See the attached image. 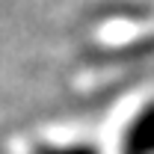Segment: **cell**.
<instances>
[{
  "label": "cell",
  "instance_id": "obj_1",
  "mask_svg": "<svg viewBox=\"0 0 154 154\" xmlns=\"http://www.w3.org/2000/svg\"><path fill=\"white\" fill-rule=\"evenodd\" d=\"M122 154H154V104H148L128 128Z\"/></svg>",
  "mask_w": 154,
  "mask_h": 154
},
{
  "label": "cell",
  "instance_id": "obj_2",
  "mask_svg": "<svg viewBox=\"0 0 154 154\" xmlns=\"http://www.w3.org/2000/svg\"><path fill=\"white\" fill-rule=\"evenodd\" d=\"M36 154H98L92 145H45V148H38Z\"/></svg>",
  "mask_w": 154,
  "mask_h": 154
}]
</instances>
